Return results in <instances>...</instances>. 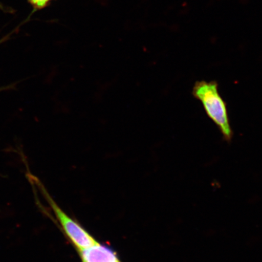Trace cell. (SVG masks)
<instances>
[{"label":"cell","instance_id":"6da1fadb","mask_svg":"<svg viewBox=\"0 0 262 262\" xmlns=\"http://www.w3.org/2000/svg\"><path fill=\"white\" fill-rule=\"evenodd\" d=\"M193 96L201 101L208 116L220 130L224 139L231 141L232 130L226 104L219 92L215 81H196L192 90Z\"/></svg>","mask_w":262,"mask_h":262},{"label":"cell","instance_id":"7a4b0ae2","mask_svg":"<svg viewBox=\"0 0 262 262\" xmlns=\"http://www.w3.org/2000/svg\"><path fill=\"white\" fill-rule=\"evenodd\" d=\"M42 193L45 194L46 199L48 201L53 209L55 215L57 216L62 227L70 237L72 242L76 246L78 250H81L86 248L95 244L97 242L88 232L82 228L79 225L74 222L73 219L65 214V213L58 207L55 202L52 200L48 193L45 191L43 188H41Z\"/></svg>","mask_w":262,"mask_h":262},{"label":"cell","instance_id":"3957f363","mask_svg":"<svg viewBox=\"0 0 262 262\" xmlns=\"http://www.w3.org/2000/svg\"><path fill=\"white\" fill-rule=\"evenodd\" d=\"M79 251L83 262H120L112 250L98 243Z\"/></svg>","mask_w":262,"mask_h":262},{"label":"cell","instance_id":"277c9868","mask_svg":"<svg viewBox=\"0 0 262 262\" xmlns=\"http://www.w3.org/2000/svg\"><path fill=\"white\" fill-rule=\"evenodd\" d=\"M51 1V0H28L34 8V12L45 8Z\"/></svg>","mask_w":262,"mask_h":262},{"label":"cell","instance_id":"5b68a950","mask_svg":"<svg viewBox=\"0 0 262 262\" xmlns=\"http://www.w3.org/2000/svg\"><path fill=\"white\" fill-rule=\"evenodd\" d=\"M9 36H10V35H8L7 36H6L5 37L1 39V40H0V44L2 43V42H3L5 41L6 40H7V39L9 38Z\"/></svg>","mask_w":262,"mask_h":262},{"label":"cell","instance_id":"8992f818","mask_svg":"<svg viewBox=\"0 0 262 262\" xmlns=\"http://www.w3.org/2000/svg\"><path fill=\"white\" fill-rule=\"evenodd\" d=\"M6 90V88H1V89H0V91H2L3 90Z\"/></svg>","mask_w":262,"mask_h":262},{"label":"cell","instance_id":"52a82bcc","mask_svg":"<svg viewBox=\"0 0 262 262\" xmlns=\"http://www.w3.org/2000/svg\"><path fill=\"white\" fill-rule=\"evenodd\" d=\"M0 7H1V6H0Z\"/></svg>","mask_w":262,"mask_h":262}]
</instances>
